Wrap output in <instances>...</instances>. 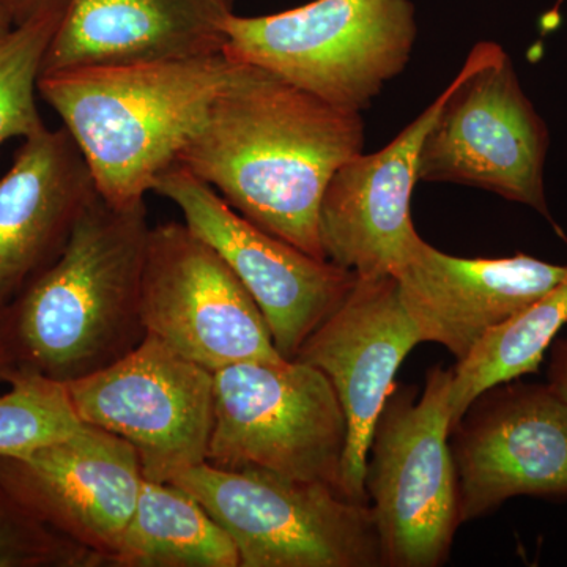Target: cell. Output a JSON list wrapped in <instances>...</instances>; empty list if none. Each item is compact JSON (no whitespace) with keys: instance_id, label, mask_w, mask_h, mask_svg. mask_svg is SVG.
I'll return each instance as SVG.
<instances>
[{"instance_id":"cell-1","label":"cell","mask_w":567,"mask_h":567,"mask_svg":"<svg viewBox=\"0 0 567 567\" xmlns=\"http://www.w3.org/2000/svg\"><path fill=\"white\" fill-rule=\"evenodd\" d=\"M364 141L360 112L339 110L270 71L238 62L175 164L248 221L324 259V189L342 164L363 152Z\"/></svg>"},{"instance_id":"cell-2","label":"cell","mask_w":567,"mask_h":567,"mask_svg":"<svg viewBox=\"0 0 567 567\" xmlns=\"http://www.w3.org/2000/svg\"><path fill=\"white\" fill-rule=\"evenodd\" d=\"M148 233L145 203L121 208L93 197L61 257L0 311L20 371L71 383L141 344Z\"/></svg>"},{"instance_id":"cell-3","label":"cell","mask_w":567,"mask_h":567,"mask_svg":"<svg viewBox=\"0 0 567 567\" xmlns=\"http://www.w3.org/2000/svg\"><path fill=\"white\" fill-rule=\"evenodd\" d=\"M237 69L224 52L85 66L41 74L39 93L76 142L100 197L125 208L144 203L177 163Z\"/></svg>"},{"instance_id":"cell-4","label":"cell","mask_w":567,"mask_h":567,"mask_svg":"<svg viewBox=\"0 0 567 567\" xmlns=\"http://www.w3.org/2000/svg\"><path fill=\"white\" fill-rule=\"evenodd\" d=\"M416 40L412 0H312L262 17L234 13L223 52L331 106L363 114L404 73Z\"/></svg>"},{"instance_id":"cell-5","label":"cell","mask_w":567,"mask_h":567,"mask_svg":"<svg viewBox=\"0 0 567 567\" xmlns=\"http://www.w3.org/2000/svg\"><path fill=\"white\" fill-rule=\"evenodd\" d=\"M550 132L502 44L480 41L443 89L425 134L417 182L454 183L525 205L565 238L548 208Z\"/></svg>"},{"instance_id":"cell-6","label":"cell","mask_w":567,"mask_h":567,"mask_svg":"<svg viewBox=\"0 0 567 567\" xmlns=\"http://www.w3.org/2000/svg\"><path fill=\"white\" fill-rule=\"evenodd\" d=\"M453 371L434 368L423 394L391 391L374 425L364 486L383 566L436 567L461 525V494L451 453Z\"/></svg>"},{"instance_id":"cell-7","label":"cell","mask_w":567,"mask_h":567,"mask_svg":"<svg viewBox=\"0 0 567 567\" xmlns=\"http://www.w3.org/2000/svg\"><path fill=\"white\" fill-rule=\"evenodd\" d=\"M171 483L233 537L240 567L383 566L371 505L328 484L208 462Z\"/></svg>"},{"instance_id":"cell-8","label":"cell","mask_w":567,"mask_h":567,"mask_svg":"<svg viewBox=\"0 0 567 567\" xmlns=\"http://www.w3.org/2000/svg\"><path fill=\"white\" fill-rule=\"evenodd\" d=\"M213 377L208 464L265 470L341 491L347 421L320 369L282 358L226 365Z\"/></svg>"},{"instance_id":"cell-9","label":"cell","mask_w":567,"mask_h":567,"mask_svg":"<svg viewBox=\"0 0 567 567\" xmlns=\"http://www.w3.org/2000/svg\"><path fill=\"white\" fill-rule=\"evenodd\" d=\"M82 423L128 442L145 480L171 483L207 462L215 377L151 334L117 363L66 383Z\"/></svg>"},{"instance_id":"cell-10","label":"cell","mask_w":567,"mask_h":567,"mask_svg":"<svg viewBox=\"0 0 567 567\" xmlns=\"http://www.w3.org/2000/svg\"><path fill=\"white\" fill-rule=\"evenodd\" d=\"M141 316L145 333L212 372L282 360L251 293L185 223L151 227Z\"/></svg>"},{"instance_id":"cell-11","label":"cell","mask_w":567,"mask_h":567,"mask_svg":"<svg viewBox=\"0 0 567 567\" xmlns=\"http://www.w3.org/2000/svg\"><path fill=\"white\" fill-rule=\"evenodd\" d=\"M153 193L181 208L186 226L212 246L259 306L276 350L293 360L308 336L352 289L357 275L260 229L212 186L174 164Z\"/></svg>"},{"instance_id":"cell-12","label":"cell","mask_w":567,"mask_h":567,"mask_svg":"<svg viewBox=\"0 0 567 567\" xmlns=\"http://www.w3.org/2000/svg\"><path fill=\"white\" fill-rule=\"evenodd\" d=\"M451 435L461 525L516 496L567 499V402L550 386L491 388Z\"/></svg>"},{"instance_id":"cell-13","label":"cell","mask_w":567,"mask_h":567,"mask_svg":"<svg viewBox=\"0 0 567 567\" xmlns=\"http://www.w3.org/2000/svg\"><path fill=\"white\" fill-rule=\"evenodd\" d=\"M421 342L394 276H357L352 289L308 336L293 360L320 369L347 421L341 491L368 503L364 476L374 425L406 354Z\"/></svg>"},{"instance_id":"cell-14","label":"cell","mask_w":567,"mask_h":567,"mask_svg":"<svg viewBox=\"0 0 567 567\" xmlns=\"http://www.w3.org/2000/svg\"><path fill=\"white\" fill-rule=\"evenodd\" d=\"M0 480L43 524L110 566L145 477L128 442L84 423L31 456L0 457Z\"/></svg>"},{"instance_id":"cell-15","label":"cell","mask_w":567,"mask_h":567,"mask_svg":"<svg viewBox=\"0 0 567 567\" xmlns=\"http://www.w3.org/2000/svg\"><path fill=\"white\" fill-rule=\"evenodd\" d=\"M443 92L390 144L342 164L323 193L319 237L324 259L361 278L393 276L420 234L410 215L417 159Z\"/></svg>"},{"instance_id":"cell-16","label":"cell","mask_w":567,"mask_h":567,"mask_svg":"<svg viewBox=\"0 0 567 567\" xmlns=\"http://www.w3.org/2000/svg\"><path fill=\"white\" fill-rule=\"evenodd\" d=\"M567 265L518 252L499 259H464L420 238L393 275L421 342H436L457 361L492 330L557 286Z\"/></svg>"},{"instance_id":"cell-17","label":"cell","mask_w":567,"mask_h":567,"mask_svg":"<svg viewBox=\"0 0 567 567\" xmlns=\"http://www.w3.org/2000/svg\"><path fill=\"white\" fill-rule=\"evenodd\" d=\"M96 194L65 128L22 141L0 178V311L61 257Z\"/></svg>"},{"instance_id":"cell-18","label":"cell","mask_w":567,"mask_h":567,"mask_svg":"<svg viewBox=\"0 0 567 567\" xmlns=\"http://www.w3.org/2000/svg\"><path fill=\"white\" fill-rule=\"evenodd\" d=\"M234 0H66L41 74L223 52Z\"/></svg>"},{"instance_id":"cell-19","label":"cell","mask_w":567,"mask_h":567,"mask_svg":"<svg viewBox=\"0 0 567 567\" xmlns=\"http://www.w3.org/2000/svg\"><path fill=\"white\" fill-rule=\"evenodd\" d=\"M112 567H240L226 529L177 484L144 480Z\"/></svg>"},{"instance_id":"cell-20","label":"cell","mask_w":567,"mask_h":567,"mask_svg":"<svg viewBox=\"0 0 567 567\" xmlns=\"http://www.w3.org/2000/svg\"><path fill=\"white\" fill-rule=\"evenodd\" d=\"M566 323L567 270L557 286L492 330L468 357L457 361L450 399L453 429L481 394L536 372Z\"/></svg>"},{"instance_id":"cell-21","label":"cell","mask_w":567,"mask_h":567,"mask_svg":"<svg viewBox=\"0 0 567 567\" xmlns=\"http://www.w3.org/2000/svg\"><path fill=\"white\" fill-rule=\"evenodd\" d=\"M63 11H50L14 24L0 37V147L47 128L37 107L44 55Z\"/></svg>"},{"instance_id":"cell-22","label":"cell","mask_w":567,"mask_h":567,"mask_svg":"<svg viewBox=\"0 0 567 567\" xmlns=\"http://www.w3.org/2000/svg\"><path fill=\"white\" fill-rule=\"evenodd\" d=\"M9 385L0 393V457L31 456L84 424L66 383L20 371Z\"/></svg>"},{"instance_id":"cell-23","label":"cell","mask_w":567,"mask_h":567,"mask_svg":"<svg viewBox=\"0 0 567 567\" xmlns=\"http://www.w3.org/2000/svg\"><path fill=\"white\" fill-rule=\"evenodd\" d=\"M99 559L48 527L0 480V567H93Z\"/></svg>"},{"instance_id":"cell-24","label":"cell","mask_w":567,"mask_h":567,"mask_svg":"<svg viewBox=\"0 0 567 567\" xmlns=\"http://www.w3.org/2000/svg\"><path fill=\"white\" fill-rule=\"evenodd\" d=\"M66 0H0V7L10 14L14 24H21L50 11H63Z\"/></svg>"},{"instance_id":"cell-25","label":"cell","mask_w":567,"mask_h":567,"mask_svg":"<svg viewBox=\"0 0 567 567\" xmlns=\"http://www.w3.org/2000/svg\"><path fill=\"white\" fill-rule=\"evenodd\" d=\"M547 385L567 402V338L558 339L551 344Z\"/></svg>"},{"instance_id":"cell-26","label":"cell","mask_w":567,"mask_h":567,"mask_svg":"<svg viewBox=\"0 0 567 567\" xmlns=\"http://www.w3.org/2000/svg\"><path fill=\"white\" fill-rule=\"evenodd\" d=\"M18 372H20V368H18L17 361H14L9 342H7L6 334H3L2 324H0V385L2 383L9 385L11 379Z\"/></svg>"},{"instance_id":"cell-27","label":"cell","mask_w":567,"mask_h":567,"mask_svg":"<svg viewBox=\"0 0 567 567\" xmlns=\"http://www.w3.org/2000/svg\"><path fill=\"white\" fill-rule=\"evenodd\" d=\"M14 22L11 20V17L9 13H7L6 10L0 7V37L3 35V33H7L10 31L11 28H13Z\"/></svg>"}]
</instances>
